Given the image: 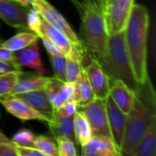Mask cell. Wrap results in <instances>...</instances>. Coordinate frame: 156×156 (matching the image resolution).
<instances>
[{
    "label": "cell",
    "mask_w": 156,
    "mask_h": 156,
    "mask_svg": "<svg viewBox=\"0 0 156 156\" xmlns=\"http://www.w3.org/2000/svg\"><path fill=\"white\" fill-rule=\"evenodd\" d=\"M0 156H17L16 144L11 142H0Z\"/></svg>",
    "instance_id": "d6a6232c"
},
{
    "label": "cell",
    "mask_w": 156,
    "mask_h": 156,
    "mask_svg": "<svg viewBox=\"0 0 156 156\" xmlns=\"http://www.w3.org/2000/svg\"><path fill=\"white\" fill-rule=\"evenodd\" d=\"M73 90H74V83L64 81V83L57 90L55 95L50 99V102L54 110L58 109L66 101H71L73 96Z\"/></svg>",
    "instance_id": "cb8c5ba5"
},
{
    "label": "cell",
    "mask_w": 156,
    "mask_h": 156,
    "mask_svg": "<svg viewBox=\"0 0 156 156\" xmlns=\"http://www.w3.org/2000/svg\"><path fill=\"white\" fill-rule=\"evenodd\" d=\"M150 17L147 8L140 4L133 5L125 29V42L130 56L133 72L138 84L145 82L147 70V38Z\"/></svg>",
    "instance_id": "7a4b0ae2"
},
{
    "label": "cell",
    "mask_w": 156,
    "mask_h": 156,
    "mask_svg": "<svg viewBox=\"0 0 156 156\" xmlns=\"http://www.w3.org/2000/svg\"><path fill=\"white\" fill-rule=\"evenodd\" d=\"M35 133L28 129H21L17 131L12 138V142L19 146H33Z\"/></svg>",
    "instance_id": "f1b7e54d"
},
{
    "label": "cell",
    "mask_w": 156,
    "mask_h": 156,
    "mask_svg": "<svg viewBox=\"0 0 156 156\" xmlns=\"http://www.w3.org/2000/svg\"><path fill=\"white\" fill-rule=\"evenodd\" d=\"M32 5H35L37 7L40 15L47 22H48L50 25L58 28L62 33H64L69 38V40L71 42L74 48H76L80 52L84 53L85 55H88L78 35L74 32V30L71 28L69 24L64 18V16L53 5H51L48 1L34 0V3Z\"/></svg>",
    "instance_id": "5b68a950"
},
{
    "label": "cell",
    "mask_w": 156,
    "mask_h": 156,
    "mask_svg": "<svg viewBox=\"0 0 156 156\" xmlns=\"http://www.w3.org/2000/svg\"><path fill=\"white\" fill-rule=\"evenodd\" d=\"M105 101H106L108 122L112 133V137L116 146L121 152L124 132H125L126 122H127V114L124 113L115 104V102L113 101V100L110 95L107 97Z\"/></svg>",
    "instance_id": "30bf717a"
},
{
    "label": "cell",
    "mask_w": 156,
    "mask_h": 156,
    "mask_svg": "<svg viewBox=\"0 0 156 156\" xmlns=\"http://www.w3.org/2000/svg\"><path fill=\"white\" fill-rule=\"evenodd\" d=\"M48 80V77L47 76H40L37 73L23 72L21 70L18 74V79L9 95H17L44 89Z\"/></svg>",
    "instance_id": "2e32d148"
},
{
    "label": "cell",
    "mask_w": 156,
    "mask_h": 156,
    "mask_svg": "<svg viewBox=\"0 0 156 156\" xmlns=\"http://www.w3.org/2000/svg\"><path fill=\"white\" fill-rule=\"evenodd\" d=\"M112 1H113V0H108V4H109L110 2H112ZM108 4H107V5H108ZM106 7H107V6H106Z\"/></svg>",
    "instance_id": "b9f144b4"
},
{
    "label": "cell",
    "mask_w": 156,
    "mask_h": 156,
    "mask_svg": "<svg viewBox=\"0 0 156 156\" xmlns=\"http://www.w3.org/2000/svg\"><path fill=\"white\" fill-rule=\"evenodd\" d=\"M0 104H2L10 114L23 122L31 120H37L45 122H48L44 115L33 109L27 102L16 96H5L0 98Z\"/></svg>",
    "instance_id": "8fae6325"
},
{
    "label": "cell",
    "mask_w": 156,
    "mask_h": 156,
    "mask_svg": "<svg viewBox=\"0 0 156 156\" xmlns=\"http://www.w3.org/2000/svg\"><path fill=\"white\" fill-rule=\"evenodd\" d=\"M83 156H121V152L112 138L105 135H93L81 146Z\"/></svg>",
    "instance_id": "7c38bea8"
},
{
    "label": "cell",
    "mask_w": 156,
    "mask_h": 156,
    "mask_svg": "<svg viewBox=\"0 0 156 156\" xmlns=\"http://www.w3.org/2000/svg\"><path fill=\"white\" fill-rule=\"evenodd\" d=\"M79 109L90 123L93 135H105L112 138L108 122L105 100L95 99L90 103Z\"/></svg>",
    "instance_id": "52a82bcc"
},
{
    "label": "cell",
    "mask_w": 156,
    "mask_h": 156,
    "mask_svg": "<svg viewBox=\"0 0 156 156\" xmlns=\"http://www.w3.org/2000/svg\"><path fill=\"white\" fill-rule=\"evenodd\" d=\"M30 7L21 5L15 0L0 1V19L11 27L29 30L27 27V14Z\"/></svg>",
    "instance_id": "ba28073f"
},
{
    "label": "cell",
    "mask_w": 156,
    "mask_h": 156,
    "mask_svg": "<svg viewBox=\"0 0 156 156\" xmlns=\"http://www.w3.org/2000/svg\"><path fill=\"white\" fill-rule=\"evenodd\" d=\"M16 58L18 64L23 67H27L32 69L40 76H45L48 71L44 68L38 48V40L35 41L31 45L27 46L25 48H22L16 52Z\"/></svg>",
    "instance_id": "4fadbf2b"
},
{
    "label": "cell",
    "mask_w": 156,
    "mask_h": 156,
    "mask_svg": "<svg viewBox=\"0 0 156 156\" xmlns=\"http://www.w3.org/2000/svg\"><path fill=\"white\" fill-rule=\"evenodd\" d=\"M81 4L84 7H95L104 13L108 0H81Z\"/></svg>",
    "instance_id": "836d02e7"
},
{
    "label": "cell",
    "mask_w": 156,
    "mask_h": 156,
    "mask_svg": "<svg viewBox=\"0 0 156 156\" xmlns=\"http://www.w3.org/2000/svg\"><path fill=\"white\" fill-rule=\"evenodd\" d=\"M44 37L50 40L57 47H58L63 51L65 56H67L73 48V45L64 33L59 31L52 25H50L42 17V34L39 38Z\"/></svg>",
    "instance_id": "ac0fdd59"
},
{
    "label": "cell",
    "mask_w": 156,
    "mask_h": 156,
    "mask_svg": "<svg viewBox=\"0 0 156 156\" xmlns=\"http://www.w3.org/2000/svg\"><path fill=\"white\" fill-rule=\"evenodd\" d=\"M17 156H47L43 152L34 146L16 145Z\"/></svg>",
    "instance_id": "1f68e13d"
},
{
    "label": "cell",
    "mask_w": 156,
    "mask_h": 156,
    "mask_svg": "<svg viewBox=\"0 0 156 156\" xmlns=\"http://www.w3.org/2000/svg\"><path fill=\"white\" fill-rule=\"evenodd\" d=\"M109 36L104 13L95 7H84L78 37L90 58L99 61L102 59L107 51Z\"/></svg>",
    "instance_id": "277c9868"
},
{
    "label": "cell",
    "mask_w": 156,
    "mask_h": 156,
    "mask_svg": "<svg viewBox=\"0 0 156 156\" xmlns=\"http://www.w3.org/2000/svg\"><path fill=\"white\" fill-rule=\"evenodd\" d=\"M133 5L134 0H113L107 5L104 16L109 35L126 29Z\"/></svg>",
    "instance_id": "8992f818"
},
{
    "label": "cell",
    "mask_w": 156,
    "mask_h": 156,
    "mask_svg": "<svg viewBox=\"0 0 156 156\" xmlns=\"http://www.w3.org/2000/svg\"><path fill=\"white\" fill-rule=\"evenodd\" d=\"M78 109H79V107L77 105V103L73 100H71V101H66L63 105H61L58 109H57L55 111L58 115H60L62 117H71L78 111Z\"/></svg>",
    "instance_id": "4dcf8cb0"
},
{
    "label": "cell",
    "mask_w": 156,
    "mask_h": 156,
    "mask_svg": "<svg viewBox=\"0 0 156 156\" xmlns=\"http://www.w3.org/2000/svg\"><path fill=\"white\" fill-rule=\"evenodd\" d=\"M21 68L22 67L18 64V62L0 61V75H3L10 71H20Z\"/></svg>",
    "instance_id": "e575fe53"
},
{
    "label": "cell",
    "mask_w": 156,
    "mask_h": 156,
    "mask_svg": "<svg viewBox=\"0 0 156 156\" xmlns=\"http://www.w3.org/2000/svg\"><path fill=\"white\" fill-rule=\"evenodd\" d=\"M20 71H10L0 75V98L10 94L18 79Z\"/></svg>",
    "instance_id": "484cf974"
},
{
    "label": "cell",
    "mask_w": 156,
    "mask_h": 156,
    "mask_svg": "<svg viewBox=\"0 0 156 156\" xmlns=\"http://www.w3.org/2000/svg\"><path fill=\"white\" fill-rule=\"evenodd\" d=\"M0 1H5V0H0Z\"/></svg>",
    "instance_id": "7bdbcfd3"
},
{
    "label": "cell",
    "mask_w": 156,
    "mask_h": 156,
    "mask_svg": "<svg viewBox=\"0 0 156 156\" xmlns=\"http://www.w3.org/2000/svg\"><path fill=\"white\" fill-rule=\"evenodd\" d=\"M76 7H77V9H78V11H79V13H80V16H82V14H83V11H84V6L82 5V4L81 3H80L78 0H69Z\"/></svg>",
    "instance_id": "74e56055"
},
{
    "label": "cell",
    "mask_w": 156,
    "mask_h": 156,
    "mask_svg": "<svg viewBox=\"0 0 156 156\" xmlns=\"http://www.w3.org/2000/svg\"><path fill=\"white\" fill-rule=\"evenodd\" d=\"M85 71L96 99L106 100L110 94L111 80L101 64L95 58H90V62L85 68Z\"/></svg>",
    "instance_id": "9c48e42d"
},
{
    "label": "cell",
    "mask_w": 156,
    "mask_h": 156,
    "mask_svg": "<svg viewBox=\"0 0 156 156\" xmlns=\"http://www.w3.org/2000/svg\"><path fill=\"white\" fill-rule=\"evenodd\" d=\"M96 99L92 88L86 75L85 68L83 67L74 82V90L72 100L77 103L78 107H83Z\"/></svg>",
    "instance_id": "e0dca14e"
},
{
    "label": "cell",
    "mask_w": 156,
    "mask_h": 156,
    "mask_svg": "<svg viewBox=\"0 0 156 156\" xmlns=\"http://www.w3.org/2000/svg\"><path fill=\"white\" fill-rule=\"evenodd\" d=\"M0 118H1V112H0Z\"/></svg>",
    "instance_id": "ee69618b"
},
{
    "label": "cell",
    "mask_w": 156,
    "mask_h": 156,
    "mask_svg": "<svg viewBox=\"0 0 156 156\" xmlns=\"http://www.w3.org/2000/svg\"><path fill=\"white\" fill-rule=\"evenodd\" d=\"M50 131L54 134V137L64 136L76 144V139L74 135V127H73V116L71 117H62L58 115L56 111L50 122H48Z\"/></svg>",
    "instance_id": "d6986e66"
},
{
    "label": "cell",
    "mask_w": 156,
    "mask_h": 156,
    "mask_svg": "<svg viewBox=\"0 0 156 156\" xmlns=\"http://www.w3.org/2000/svg\"><path fill=\"white\" fill-rule=\"evenodd\" d=\"M0 142H11V140L0 132Z\"/></svg>",
    "instance_id": "ab89813d"
},
{
    "label": "cell",
    "mask_w": 156,
    "mask_h": 156,
    "mask_svg": "<svg viewBox=\"0 0 156 156\" xmlns=\"http://www.w3.org/2000/svg\"><path fill=\"white\" fill-rule=\"evenodd\" d=\"M42 40V43L46 48V50L48 51V55H64L63 51L58 48L57 47L55 44H53L50 40H48L47 37H41L40 38Z\"/></svg>",
    "instance_id": "d590c367"
},
{
    "label": "cell",
    "mask_w": 156,
    "mask_h": 156,
    "mask_svg": "<svg viewBox=\"0 0 156 156\" xmlns=\"http://www.w3.org/2000/svg\"><path fill=\"white\" fill-rule=\"evenodd\" d=\"M58 156H76L78 154L75 143L64 136L56 137Z\"/></svg>",
    "instance_id": "83f0119b"
},
{
    "label": "cell",
    "mask_w": 156,
    "mask_h": 156,
    "mask_svg": "<svg viewBox=\"0 0 156 156\" xmlns=\"http://www.w3.org/2000/svg\"><path fill=\"white\" fill-rule=\"evenodd\" d=\"M17 3L24 5H27V6H31L34 3V0H15Z\"/></svg>",
    "instance_id": "f35d334b"
},
{
    "label": "cell",
    "mask_w": 156,
    "mask_h": 156,
    "mask_svg": "<svg viewBox=\"0 0 156 156\" xmlns=\"http://www.w3.org/2000/svg\"><path fill=\"white\" fill-rule=\"evenodd\" d=\"M50 64L55 73V77L65 81L66 56L65 55H48Z\"/></svg>",
    "instance_id": "f546056e"
},
{
    "label": "cell",
    "mask_w": 156,
    "mask_h": 156,
    "mask_svg": "<svg viewBox=\"0 0 156 156\" xmlns=\"http://www.w3.org/2000/svg\"><path fill=\"white\" fill-rule=\"evenodd\" d=\"M86 55L76 48H72L70 52L66 56V69H65V81L75 82L81 69L83 68V60Z\"/></svg>",
    "instance_id": "44dd1931"
},
{
    "label": "cell",
    "mask_w": 156,
    "mask_h": 156,
    "mask_svg": "<svg viewBox=\"0 0 156 156\" xmlns=\"http://www.w3.org/2000/svg\"><path fill=\"white\" fill-rule=\"evenodd\" d=\"M9 96H16L17 98L22 99L23 101L27 102L37 112L44 115L48 120V122H50V120L52 119L54 115L55 110L46 91L44 90V89L29 91L27 93H22V94H17V95H9Z\"/></svg>",
    "instance_id": "5bb4252c"
},
{
    "label": "cell",
    "mask_w": 156,
    "mask_h": 156,
    "mask_svg": "<svg viewBox=\"0 0 156 156\" xmlns=\"http://www.w3.org/2000/svg\"><path fill=\"white\" fill-rule=\"evenodd\" d=\"M134 93L132 109L127 114L121 155L131 156L149 126L156 121L155 91L150 77L144 83L138 84Z\"/></svg>",
    "instance_id": "6da1fadb"
},
{
    "label": "cell",
    "mask_w": 156,
    "mask_h": 156,
    "mask_svg": "<svg viewBox=\"0 0 156 156\" xmlns=\"http://www.w3.org/2000/svg\"><path fill=\"white\" fill-rule=\"evenodd\" d=\"M33 146L43 152L47 156H58L57 143L52 137L45 135L36 136Z\"/></svg>",
    "instance_id": "d4e9b609"
},
{
    "label": "cell",
    "mask_w": 156,
    "mask_h": 156,
    "mask_svg": "<svg viewBox=\"0 0 156 156\" xmlns=\"http://www.w3.org/2000/svg\"><path fill=\"white\" fill-rule=\"evenodd\" d=\"M109 95L124 113L128 114L130 112L135 93L126 83L121 80H112Z\"/></svg>",
    "instance_id": "9a60e30c"
},
{
    "label": "cell",
    "mask_w": 156,
    "mask_h": 156,
    "mask_svg": "<svg viewBox=\"0 0 156 156\" xmlns=\"http://www.w3.org/2000/svg\"><path fill=\"white\" fill-rule=\"evenodd\" d=\"M0 61L17 62L16 58V52L11 51V50L0 46Z\"/></svg>",
    "instance_id": "8d00e7d4"
},
{
    "label": "cell",
    "mask_w": 156,
    "mask_h": 156,
    "mask_svg": "<svg viewBox=\"0 0 156 156\" xmlns=\"http://www.w3.org/2000/svg\"><path fill=\"white\" fill-rule=\"evenodd\" d=\"M27 27L28 29L37 34L40 37L42 34V16L37 6L31 5L27 14Z\"/></svg>",
    "instance_id": "4316f807"
},
{
    "label": "cell",
    "mask_w": 156,
    "mask_h": 156,
    "mask_svg": "<svg viewBox=\"0 0 156 156\" xmlns=\"http://www.w3.org/2000/svg\"><path fill=\"white\" fill-rule=\"evenodd\" d=\"M156 155V121L149 126L131 156Z\"/></svg>",
    "instance_id": "ffe728a7"
},
{
    "label": "cell",
    "mask_w": 156,
    "mask_h": 156,
    "mask_svg": "<svg viewBox=\"0 0 156 156\" xmlns=\"http://www.w3.org/2000/svg\"><path fill=\"white\" fill-rule=\"evenodd\" d=\"M2 42H3V40H2V39H1V37H0V46L2 45Z\"/></svg>",
    "instance_id": "60d3db41"
},
{
    "label": "cell",
    "mask_w": 156,
    "mask_h": 156,
    "mask_svg": "<svg viewBox=\"0 0 156 156\" xmlns=\"http://www.w3.org/2000/svg\"><path fill=\"white\" fill-rule=\"evenodd\" d=\"M39 39L38 36L29 30H25L24 32L18 33L15 35L14 37L5 40L2 42V47L16 52L22 48H27V46L31 45L35 41H37Z\"/></svg>",
    "instance_id": "603a6c76"
},
{
    "label": "cell",
    "mask_w": 156,
    "mask_h": 156,
    "mask_svg": "<svg viewBox=\"0 0 156 156\" xmlns=\"http://www.w3.org/2000/svg\"><path fill=\"white\" fill-rule=\"evenodd\" d=\"M125 30L109 36L107 51L99 62L112 80H121L133 91L138 83L135 80L130 56L125 42Z\"/></svg>",
    "instance_id": "3957f363"
},
{
    "label": "cell",
    "mask_w": 156,
    "mask_h": 156,
    "mask_svg": "<svg viewBox=\"0 0 156 156\" xmlns=\"http://www.w3.org/2000/svg\"><path fill=\"white\" fill-rule=\"evenodd\" d=\"M73 127L76 143L84 145L92 136V131L85 116L78 110L73 115Z\"/></svg>",
    "instance_id": "7402d4cb"
}]
</instances>
